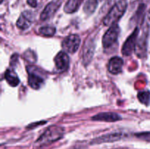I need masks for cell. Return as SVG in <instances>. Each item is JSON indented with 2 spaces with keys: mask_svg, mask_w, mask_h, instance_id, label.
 I'll list each match as a JSON object with an SVG mask.
<instances>
[{
  "mask_svg": "<svg viewBox=\"0 0 150 149\" xmlns=\"http://www.w3.org/2000/svg\"><path fill=\"white\" fill-rule=\"evenodd\" d=\"M64 129L59 126H51L48 127L40 137L37 140L35 144L38 147L48 145L57 140H60L64 136Z\"/></svg>",
  "mask_w": 150,
  "mask_h": 149,
  "instance_id": "1",
  "label": "cell"
},
{
  "mask_svg": "<svg viewBox=\"0 0 150 149\" xmlns=\"http://www.w3.org/2000/svg\"><path fill=\"white\" fill-rule=\"evenodd\" d=\"M127 7V0H120L110 10L103 19L104 25L111 26L116 24L124 15Z\"/></svg>",
  "mask_w": 150,
  "mask_h": 149,
  "instance_id": "2",
  "label": "cell"
},
{
  "mask_svg": "<svg viewBox=\"0 0 150 149\" xmlns=\"http://www.w3.org/2000/svg\"><path fill=\"white\" fill-rule=\"evenodd\" d=\"M120 33V28L117 23L110 26L103 37L102 43L104 48H108L112 46L117 41Z\"/></svg>",
  "mask_w": 150,
  "mask_h": 149,
  "instance_id": "3",
  "label": "cell"
},
{
  "mask_svg": "<svg viewBox=\"0 0 150 149\" xmlns=\"http://www.w3.org/2000/svg\"><path fill=\"white\" fill-rule=\"evenodd\" d=\"M81 44V38L77 34H70L64 38L62 45L66 53H74L79 48Z\"/></svg>",
  "mask_w": 150,
  "mask_h": 149,
  "instance_id": "4",
  "label": "cell"
},
{
  "mask_svg": "<svg viewBox=\"0 0 150 149\" xmlns=\"http://www.w3.org/2000/svg\"><path fill=\"white\" fill-rule=\"evenodd\" d=\"M139 33V28H136L133 33L127 37L125 43L123 44L122 48V53L125 56H130L135 51L136 47V42H137L138 35Z\"/></svg>",
  "mask_w": 150,
  "mask_h": 149,
  "instance_id": "5",
  "label": "cell"
},
{
  "mask_svg": "<svg viewBox=\"0 0 150 149\" xmlns=\"http://www.w3.org/2000/svg\"><path fill=\"white\" fill-rule=\"evenodd\" d=\"M126 137H127L126 134L123 132L110 133V134H104V135L100 136V137L93 139L91 141L90 144L98 145L105 143H114V142L122 140V139L125 138Z\"/></svg>",
  "mask_w": 150,
  "mask_h": 149,
  "instance_id": "6",
  "label": "cell"
},
{
  "mask_svg": "<svg viewBox=\"0 0 150 149\" xmlns=\"http://www.w3.org/2000/svg\"><path fill=\"white\" fill-rule=\"evenodd\" d=\"M62 0H52L50 1L44 10H42V13L40 14V20H46L51 18V17L55 15L57 10L61 7Z\"/></svg>",
  "mask_w": 150,
  "mask_h": 149,
  "instance_id": "7",
  "label": "cell"
},
{
  "mask_svg": "<svg viewBox=\"0 0 150 149\" xmlns=\"http://www.w3.org/2000/svg\"><path fill=\"white\" fill-rule=\"evenodd\" d=\"M35 67H27V71L29 73L28 83L33 89H39L44 83V78L37 72H35Z\"/></svg>",
  "mask_w": 150,
  "mask_h": 149,
  "instance_id": "8",
  "label": "cell"
},
{
  "mask_svg": "<svg viewBox=\"0 0 150 149\" xmlns=\"http://www.w3.org/2000/svg\"><path fill=\"white\" fill-rule=\"evenodd\" d=\"M35 15L34 13L26 10V11L23 12L20 15L17 20V23H16V25H17L19 29L24 30V29H28V28L32 26L34 20H35Z\"/></svg>",
  "mask_w": 150,
  "mask_h": 149,
  "instance_id": "9",
  "label": "cell"
},
{
  "mask_svg": "<svg viewBox=\"0 0 150 149\" xmlns=\"http://www.w3.org/2000/svg\"><path fill=\"white\" fill-rule=\"evenodd\" d=\"M56 68L59 72H64L68 69L70 65V58L65 51H60L54 58Z\"/></svg>",
  "mask_w": 150,
  "mask_h": 149,
  "instance_id": "10",
  "label": "cell"
},
{
  "mask_svg": "<svg viewBox=\"0 0 150 149\" xmlns=\"http://www.w3.org/2000/svg\"><path fill=\"white\" fill-rule=\"evenodd\" d=\"M92 120L97 121H105V122H115L122 120V117L118 113L114 112H100L92 117Z\"/></svg>",
  "mask_w": 150,
  "mask_h": 149,
  "instance_id": "11",
  "label": "cell"
},
{
  "mask_svg": "<svg viewBox=\"0 0 150 149\" xmlns=\"http://www.w3.org/2000/svg\"><path fill=\"white\" fill-rule=\"evenodd\" d=\"M123 64H124V61H123L122 58L118 56L113 57L108 61V71L113 74H119L122 70Z\"/></svg>",
  "mask_w": 150,
  "mask_h": 149,
  "instance_id": "12",
  "label": "cell"
},
{
  "mask_svg": "<svg viewBox=\"0 0 150 149\" xmlns=\"http://www.w3.org/2000/svg\"><path fill=\"white\" fill-rule=\"evenodd\" d=\"M94 51H95V44H94L93 40L88 39L83 48V60L84 64H89L94 55Z\"/></svg>",
  "mask_w": 150,
  "mask_h": 149,
  "instance_id": "13",
  "label": "cell"
},
{
  "mask_svg": "<svg viewBox=\"0 0 150 149\" xmlns=\"http://www.w3.org/2000/svg\"><path fill=\"white\" fill-rule=\"evenodd\" d=\"M83 0H68L64 7V11L66 13L71 14L79 10Z\"/></svg>",
  "mask_w": 150,
  "mask_h": 149,
  "instance_id": "14",
  "label": "cell"
},
{
  "mask_svg": "<svg viewBox=\"0 0 150 149\" xmlns=\"http://www.w3.org/2000/svg\"><path fill=\"white\" fill-rule=\"evenodd\" d=\"M4 78H5L7 83L10 86H13V87H16L20 83V80H19L16 73L13 70H10V69H9L5 72Z\"/></svg>",
  "mask_w": 150,
  "mask_h": 149,
  "instance_id": "15",
  "label": "cell"
},
{
  "mask_svg": "<svg viewBox=\"0 0 150 149\" xmlns=\"http://www.w3.org/2000/svg\"><path fill=\"white\" fill-rule=\"evenodd\" d=\"M98 6V0H87L83 5V11L88 15L95 13Z\"/></svg>",
  "mask_w": 150,
  "mask_h": 149,
  "instance_id": "16",
  "label": "cell"
},
{
  "mask_svg": "<svg viewBox=\"0 0 150 149\" xmlns=\"http://www.w3.org/2000/svg\"><path fill=\"white\" fill-rule=\"evenodd\" d=\"M40 34L45 37H51L56 33V28L51 25L42 26L39 29Z\"/></svg>",
  "mask_w": 150,
  "mask_h": 149,
  "instance_id": "17",
  "label": "cell"
},
{
  "mask_svg": "<svg viewBox=\"0 0 150 149\" xmlns=\"http://www.w3.org/2000/svg\"><path fill=\"white\" fill-rule=\"evenodd\" d=\"M139 100L144 105H148L150 101V92L149 91H142L138 93Z\"/></svg>",
  "mask_w": 150,
  "mask_h": 149,
  "instance_id": "18",
  "label": "cell"
},
{
  "mask_svg": "<svg viewBox=\"0 0 150 149\" xmlns=\"http://www.w3.org/2000/svg\"><path fill=\"white\" fill-rule=\"evenodd\" d=\"M136 137L144 141L150 142V131H143L136 134Z\"/></svg>",
  "mask_w": 150,
  "mask_h": 149,
  "instance_id": "19",
  "label": "cell"
},
{
  "mask_svg": "<svg viewBox=\"0 0 150 149\" xmlns=\"http://www.w3.org/2000/svg\"><path fill=\"white\" fill-rule=\"evenodd\" d=\"M27 4L32 7H36L38 5L36 0H27Z\"/></svg>",
  "mask_w": 150,
  "mask_h": 149,
  "instance_id": "20",
  "label": "cell"
},
{
  "mask_svg": "<svg viewBox=\"0 0 150 149\" xmlns=\"http://www.w3.org/2000/svg\"><path fill=\"white\" fill-rule=\"evenodd\" d=\"M115 149H124V148H115Z\"/></svg>",
  "mask_w": 150,
  "mask_h": 149,
  "instance_id": "21",
  "label": "cell"
},
{
  "mask_svg": "<svg viewBox=\"0 0 150 149\" xmlns=\"http://www.w3.org/2000/svg\"><path fill=\"white\" fill-rule=\"evenodd\" d=\"M100 1H103V0H100Z\"/></svg>",
  "mask_w": 150,
  "mask_h": 149,
  "instance_id": "22",
  "label": "cell"
}]
</instances>
